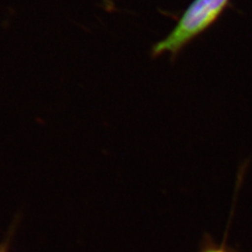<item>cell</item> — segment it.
<instances>
[{
  "mask_svg": "<svg viewBox=\"0 0 252 252\" xmlns=\"http://www.w3.org/2000/svg\"><path fill=\"white\" fill-rule=\"evenodd\" d=\"M230 0H193L176 27L163 39L153 46V57L169 54L173 58L211 27L221 15Z\"/></svg>",
  "mask_w": 252,
  "mask_h": 252,
  "instance_id": "cell-1",
  "label": "cell"
},
{
  "mask_svg": "<svg viewBox=\"0 0 252 252\" xmlns=\"http://www.w3.org/2000/svg\"><path fill=\"white\" fill-rule=\"evenodd\" d=\"M225 252L224 251H222V250H218V249H210V250H208L207 252Z\"/></svg>",
  "mask_w": 252,
  "mask_h": 252,
  "instance_id": "cell-2",
  "label": "cell"
}]
</instances>
